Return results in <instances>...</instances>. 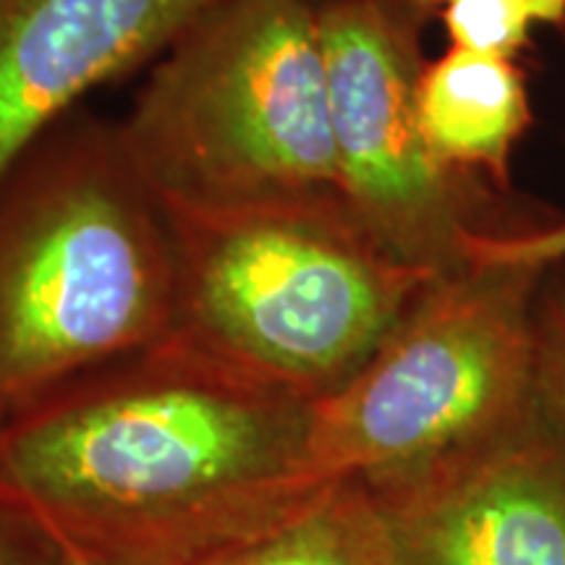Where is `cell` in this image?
<instances>
[{"instance_id":"8","label":"cell","mask_w":565,"mask_h":565,"mask_svg":"<svg viewBox=\"0 0 565 565\" xmlns=\"http://www.w3.org/2000/svg\"><path fill=\"white\" fill-rule=\"evenodd\" d=\"M215 0H0V179L89 89L160 58Z\"/></svg>"},{"instance_id":"14","label":"cell","mask_w":565,"mask_h":565,"mask_svg":"<svg viewBox=\"0 0 565 565\" xmlns=\"http://www.w3.org/2000/svg\"><path fill=\"white\" fill-rule=\"evenodd\" d=\"M26 526L32 529L34 534H38V540L42 545L47 547V553L53 555V563L58 565H124L118 561H113V557L97 553V550H92L84 545V542L74 540V536H68L66 532H61V529L55 526H47V524H30V521H24Z\"/></svg>"},{"instance_id":"11","label":"cell","mask_w":565,"mask_h":565,"mask_svg":"<svg viewBox=\"0 0 565 565\" xmlns=\"http://www.w3.org/2000/svg\"><path fill=\"white\" fill-rule=\"evenodd\" d=\"M450 47L519 58L536 26L565 30V0H440Z\"/></svg>"},{"instance_id":"2","label":"cell","mask_w":565,"mask_h":565,"mask_svg":"<svg viewBox=\"0 0 565 565\" xmlns=\"http://www.w3.org/2000/svg\"><path fill=\"white\" fill-rule=\"evenodd\" d=\"M166 210L118 124L63 118L0 179V422L173 330Z\"/></svg>"},{"instance_id":"5","label":"cell","mask_w":565,"mask_h":565,"mask_svg":"<svg viewBox=\"0 0 565 565\" xmlns=\"http://www.w3.org/2000/svg\"><path fill=\"white\" fill-rule=\"evenodd\" d=\"M542 267L466 263L416 294L349 383L312 401L307 471L404 484L487 437L534 398Z\"/></svg>"},{"instance_id":"16","label":"cell","mask_w":565,"mask_h":565,"mask_svg":"<svg viewBox=\"0 0 565 565\" xmlns=\"http://www.w3.org/2000/svg\"><path fill=\"white\" fill-rule=\"evenodd\" d=\"M387 3L404 6V9L414 11V13H422V17L427 19L429 13L437 11V6H440V0H387Z\"/></svg>"},{"instance_id":"12","label":"cell","mask_w":565,"mask_h":565,"mask_svg":"<svg viewBox=\"0 0 565 565\" xmlns=\"http://www.w3.org/2000/svg\"><path fill=\"white\" fill-rule=\"evenodd\" d=\"M534 391L565 422V263L545 267L536 291Z\"/></svg>"},{"instance_id":"3","label":"cell","mask_w":565,"mask_h":565,"mask_svg":"<svg viewBox=\"0 0 565 565\" xmlns=\"http://www.w3.org/2000/svg\"><path fill=\"white\" fill-rule=\"evenodd\" d=\"M160 204L173 244L171 333L307 401L349 383L437 278L387 249L338 192Z\"/></svg>"},{"instance_id":"1","label":"cell","mask_w":565,"mask_h":565,"mask_svg":"<svg viewBox=\"0 0 565 565\" xmlns=\"http://www.w3.org/2000/svg\"><path fill=\"white\" fill-rule=\"evenodd\" d=\"M309 412L171 333L0 422V505L124 565H189L322 484Z\"/></svg>"},{"instance_id":"13","label":"cell","mask_w":565,"mask_h":565,"mask_svg":"<svg viewBox=\"0 0 565 565\" xmlns=\"http://www.w3.org/2000/svg\"><path fill=\"white\" fill-rule=\"evenodd\" d=\"M466 263H498L545 267L565 263V217L557 223L529 225L508 233H469L463 242Z\"/></svg>"},{"instance_id":"6","label":"cell","mask_w":565,"mask_h":565,"mask_svg":"<svg viewBox=\"0 0 565 565\" xmlns=\"http://www.w3.org/2000/svg\"><path fill=\"white\" fill-rule=\"evenodd\" d=\"M338 186L366 228L408 265L448 275L469 233H508L479 179L440 166L416 116L422 13L387 0L317 3Z\"/></svg>"},{"instance_id":"15","label":"cell","mask_w":565,"mask_h":565,"mask_svg":"<svg viewBox=\"0 0 565 565\" xmlns=\"http://www.w3.org/2000/svg\"><path fill=\"white\" fill-rule=\"evenodd\" d=\"M13 513L0 505V565H34L26 547L19 542V534L13 532Z\"/></svg>"},{"instance_id":"7","label":"cell","mask_w":565,"mask_h":565,"mask_svg":"<svg viewBox=\"0 0 565 565\" xmlns=\"http://www.w3.org/2000/svg\"><path fill=\"white\" fill-rule=\"evenodd\" d=\"M372 492L404 565H565V422L536 393L461 454Z\"/></svg>"},{"instance_id":"9","label":"cell","mask_w":565,"mask_h":565,"mask_svg":"<svg viewBox=\"0 0 565 565\" xmlns=\"http://www.w3.org/2000/svg\"><path fill=\"white\" fill-rule=\"evenodd\" d=\"M424 141L448 171L511 186V154L532 126L526 74L519 63L448 47L416 79Z\"/></svg>"},{"instance_id":"10","label":"cell","mask_w":565,"mask_h":565,"mask_svg":"<svg viewBox=\"0 0 565 565\" xmlns=\"http://www.w3.org/2000/svg\"><path fill=\"white\" fill-rule=\"evenodd\" d=\"M189 565H404L391 519L364 482L335 479Z\"/></svg>"},{"instance_id":"4","label":"cell","mask_w":565,"mask_h":565,"mask_svg":"<svg viewBox=\"0 0 565 565\" xmlns=\"http://www.w3.org/2000/svg\"><path fill=\"white\" fill-rule=\"evenodd\" d=\"M118 131L162 202L341 194L317 3H210L160 53Z\"/></svg>"}]
</instances>
